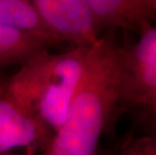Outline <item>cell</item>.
Segmentation results:
<instances>
[{
  "label": "cell",
  "instance_id": "1",
  "mask_svg": "<svg viewBox=\"0 0 156 155\" xmlns=\"http://www.w3.org/2000/svg\"><path fill=\"white\" fill-rule=\"evenodd\" d=\"M114 32L90 48L66 120L44 155H95L101 137L124 113V76Z\"/></svg>",
  "mask_w": 156,
  "mask_h": 155
},
{
  "label": "cell",
  "instance_id": "2",
  "mask_svg": "<svg viewBox=\"0 0 156 155\" xmlns=\"http://www.w3.org/2000/svg\"><path fill=\"white\" fill-rule=\"evenodd\" d=\"M89 49L44 51L19 65L6 81V93L38 118L54 137L68 115Z\"/></svg>",
  "mask_w": 156,
  "mask_h": 155
},
{
  "label": "cell",
  "instance_id": "3",
  "mask_svg": "<svg viewBox=\"0 0 156 155\" xmlns=\"http://www.w3.org/2000/svg\"><path fill=\"white\" fill-rule=\"evenodd\" d=\"M123 69V111L156 105V22L135 44L120 45Z\"/></svg>",
  "mask_w": 156,
  "mask_h": 155
},
{
  "label": "cell",
  "instance_id": "4",
  "mask_svg": "<svg viewBox=\"0 0 156 155\" xmlns=\"http://www.w3.org/2000/svg\"><path fill=\"white\" fill-rule=\"evenodd\" d=\"M32 3L62 45L90 48L102 37L88 0H32Z\"/></svg>",
  "mask_w": 156,
  "mask_h": 155
},
{
  "label": "cell",
  "instance_id": "5",
  "mask_svg": "<svg viewBox=\"0 0 156 155\" xmlns=\"http://www.w3.org/2000/svg\"><path fill=\"white\" fill-rule=\"evenodd\" d=\"M54 134L28 109L6 93H0V154H15L13 150L26 149L34 155L35 149H48ZM21 155V154H20Z\"/></svg>",
  "mask_w": 156,
  "mask_h": 155
},
{
  "label": "cell",
  "instance_id": "6",
  "mask_svg": "<svg viewBox=\"0 0 156 155\" xmlns=\"http://www.w3.org/2000/svg\"><path fill=\"white\" fill-rule=\"evenodd\" d=\"M100 31L122 29L140 36L156 22L151 0H88Z\"/></svg>",
  "mask_w": 156,
  "mask_h": 155
},
{
  "label": "cell",
  "instance_id": "7",
  "mask_svg": "<svg viewBox=\"0 0 156 155\" xmlns=\"http://www.w3.org/2000/svg\"><path fill=\"white\" fill-rule=\"evenodd\" d=\"M0 24L34 35L49 48L62 47L32 1L0 0Z\"/></svg>",
  "mask_w": 156,
  "mask_h": 155
},
{
  "label": "cell",
  "instance_id": "8",
  "mask_svg": "<svg viewBox=\"0 0 156 155\" xmlns=\"http://www.w3.org/2000/svg\"><path fill=\"white\" fill-rule=\"evenodd\" d=\"M44 51L51 48L37 37L0 24V69L21 65Z\"/></svg>",
  "mask_w": 156,
  "mask_h": 155
},
{
  "label": "cell",
  "instance_id": "9",
  "mask_svg": "<svg viewBox=\"0 0 156 155\" xmlns=\"http://www.w3.org/2000/svg\"><path fill=\"white\" fill-rule=\"evenodd\" d=\"M117 155H156V138L151 135L139 137L126 135Z\"/></svg>",
  "mask_w": 156,
  "mask_h": 155
},
{
  "label": "cell",
  "instance_id": "10",
  "mask_svg": "<svg viewBox=\"0 0 156 155\" xmlns=\"http://www.w3.org/2000/svg\"><path fill=\"white\" fill-rule=\"evenodd\" d=\"M145 113H146L147 116H150V117L156 116V105H154V106L152 107L151 109H149L148 111H146Z\"/></svg>",
  "mask_w": 156,
  "mask_h": 155
},
{
  "label": "cell",
  "instance_id": "11",
  "mask_svg": "<svg viewBox=\"0 0 156 155\" xmlns=\"http://www.w3.org/2000/svg\"><path fill=\"white\" fill-rule=\"evenodd\" d=\"M152 119H153V125H155L154 126V130H153V133L152 134H150L151 136H153V137H155L156 138V116H153V117H151Z\"/></svg>",
  "mask_w": 156,
  "mask_h": 155
},
{
  "label": "cell",
  "instance_id": "12",
  "mask_svg": "<svg viewBox=\"0 0 156 155\" xmlns=\"http://www.w3.org/2000/svg\"><path fill=\"white\" fill-rule=\"evenodd\" d=\"M5 84H6V82L4 83V82H3V81L1 80V79H0V93H1V92L3 91V89H4Z\"/></svg>",
  "mask_w": 156,
  "mask_h": 155
},
{
  "label": "cell",
  "instance_id": "13",
  "mask_svg": "<svg viewBox=\"0 0 156 155\" xmlns=\"http://www.w3.org/2000/svg\"><path fill=\"white\" fill-rule=\"evenodd\" d=\"M151 4H152V6H153V8L155 9V11H156V0H151Z\"/></svg>",
  "mask_w": 156,
  "mask_h": 155
},
{
  "label": "cell",
  "instance_id": "14",
  "mask_svg": "<svg viewBox=\"0 0 156 155\" xmlns=\"http://www.w3.org/2000/svg\"><path fill=\"white\" fill-rule=\"evenodd\" d=\"M0 155H20V154H0Z\"/></svg>",
  "mask_w": 156,
  "mask_h": 155
}]
</instances>
